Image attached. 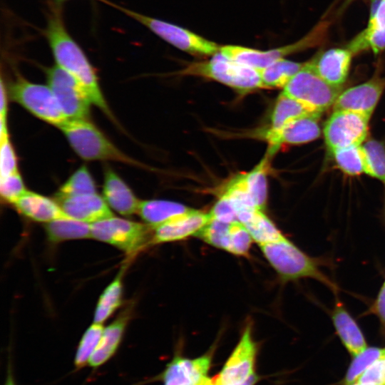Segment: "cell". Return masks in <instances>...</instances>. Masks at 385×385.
<instances>
[{
    "instance_id": "30",
    "label": "cell",
    "mask_w": 385,
    "mask_h": 385,
    "mask_svg": "<svg viewBox=\"0 0 385 385\" xmlns=\"http://www.w3.org/2000/svg\"><path fill=\"white\" fill-rule=\"evenodd\" d=\"M337 165L346 175L354 176L366 173L370 170L362 145L336 150L332 153Z\"/></svg>"
},
{
    "instance_id": "22",
    "label": "cell",
    "mask_w": 385,
    "mask_h": 385,
    "mask_svg": "<svg viewBox=\"0 0 385 385\" xmlns=\"http://www.w3.org/2000/svg\"><path fill=\"white\" fill-rule=\"evenodd\" d=\"M332 319L337 334L352 356L358 355L367 348L360 328L342 304H336Z\"/></svg>"
},
{
    "instance_id": "34",
    "label": "cell",
    "mask_w": 385,
    "mask_h": 385,
    "mask_svg": "<svg viewBox=\"0 0 385 385\" xmlns=\"http://www.w3.org/2000/svg\"><path fill=\"white\" fill-rule=\"evenodd\" d=\"M103 329L102 324L93 322L86 329L76 353L74 364L76 369H81L88 364V361L100 341Z\"/></svg>"
},
{
    "instance_id": "45",
    "label": "cell",
    "mask_w": 385,
    "mask_h": 385,
    "mask_svg": "<svg viewBox=\"0 0 385 385\" xmlns=\"http://www.w3.org/2000/svg\"><path fill=\"white\" fill-rule=\"evenodd\" d=\"M259 379L257 374H255L242 385H255L258 381Z\"/></svg>"
},
{
    "instance_id": "7",
    "label": "cell",
    "mask_w": 385,
    "mask_h": 385,
    "mask_svg": "<svg viewBox=\"0 0 385 385\" xmlns=\"http://www.w3.org/2000/svg\"><path fill=\"white\" fill-rule=\"evenodd\" d=\"M7 93L12 101L31 113L58 128L68 120L48 86L32 83L17 76L8 86Z\"/></svg>"
},
{
    "instance_id": "14",
    "label": "cell",
    "mask_w": 385,
    "mask_h": 385,
    "mask_svg": "<svg viewBox=\"0 0 385 385\" xmlns=\"http://www.w3.org/2000/svg\"><path fill=\"white\" fill-rule=\"evenodd\" d=\"M212 352L195 359L175 356L161 374L163 385H215L208 376Z\"/></svg>"
},
{
    "instance_id": "25",
    "label": "cell",
    "mask_w": 385,
    "mask_h": 385,
    "mask_svg": "<svg viewBox=\"0 0 385 385\" xmlns=\"http://www.w3.org/2000/svg\"><path fill=\"white\" fill-rule=\"evenodd\" d=\"M322 114L282 91L278 96L272 111L270 127L278 128L303 117L321 116Z\"/></svg>"
},
{
    "instance_id": "46",
    "label": "cell",
    "mask_w": 385,
    "mask_h": 385,
    "mask_svg": "<svg viewBox=\"0 0 385 385\" xmlns=\"http://www.w3.org/2000/svg\"><path fill=\"white\" fill-rule=\"evenodd\" d=\"M68 0H55V2H56V5L59 6H61L63 3H64L65 1H67Z\"/></svg>"
},
{
    "instance_id": "4",
    "label": "cell",
    "mask_w": 385,
    "mask_h": 385,
    "mask_svg": "<svg viewBox=\"0 0 385 385\" xmlns=\"http://www.w3.org/2000/svg\"><path fill=\"white\" fill-rule=\"evenodd\" d=\"M59 128L73 150L87 160L138 163L116 148L88 119L67 120Z\"/></svg>"
},
{
    "instance_id": "38",
    "label": "cell",
    "mask_w": 385,
    "mask_h": 385,
    "mask_svg": "<svg viewBox=\"0 0 385 385\" xmlns=\"http://www.w3.org/2000/svg\"><path fill=\"white\" fill-rule=\"evenodd\" d=\"M26 190L19 172L1 178L0 193L6 202L14 204Z\"/></svg>"
},
{
    "instance_id": "18",
    "label": "cell",
    "mask_w": 385,
    "mask_h": 385,
    "mask_svg": "<svg viewBox=\"0 0 385 385\" xmlns=\"http://www.w3.org/2000/svg\"><path fill=\"white\" fill-rule=\"evenodd\" d=\"M353 53L346 46L332 48L308 61L313 70L325 81L342 86L349 75Z\"/></svg>"
},
{
    "instance_id": "6",
    "label": "cell",
    "mask_w": 385,
    "mask_h": 385,
    "mask_svg": "<svg viewBox=\"0 0 385 385\" xmlns=\"http://www.w3.org/2000/svg\"><path fill=\"white\" fill-rule=\"evenodd\" d=\"M120 9L163 41L190 55L205 58L220 51L221 46L218 43L183 26L127 9Z\"/></svg>"
},
{
    "instance_id": "3",
    "label": "cell",
    "mask_w": 385,
    "mask_h": 385,
    "mask_svg": "<svg viewBox=\"0 0 385 385\" xmlns=\"http://www.w3.org/2000/svg\"><path fill=\"white\" fill-rule=\"evenodd\" d=\"M329 25L327 21H320L297 41L269 50L225 45L220 46V52L230 59L260 70L279 59L322 44L327 36Z\"/></svg>"
},
{
    "instance_id": "37",
    "label": "cell",
    "mask_w": 385,
    "mask_h": 385,
    "mask_svg": "<svg viewBox=\"0 0 385 385\" xmlns=\"http://www.w3.org/2000/svg\"><path fill=\"white\" fill-rule=\"evenodd\" d=\"M253 242L243 224L240 222L231 223L228 252L236 256H247Z\"/></svg>"
},
{
    "instance_id": "10",
    "label": "cell",
    "mask_w": 385,
    "mask_h": 385,
    "mask_svg": "<svg viewBox=\"0 0 385 385\" xmlns=\"http://www.w3.org/2000/svg\"><path fill=\"white\" fill-rule=\"evenodd\" d=\"M369 116L363 113L335 110L326 121L323 133L328 150L360 145L366 138Z\"/></svg>"
},
{
    "instance_id": "21",
    "label": "cell",
    "mask_w": 385,
    "mask_h": 385,
    "mask_svg": "<svg viewBox=\"0 0 385 385\" xmlns=\"http://www.w3.org/2000/svg\"><path fill=\"white\" fill-rule=\"evenodd\" d=\"M14 205L20 213L36 222L47 223L69 217L56 200L29 190L19 197Z\"/></svg>"
},
{
    "instance_id": "15",
    "label": "cell",
    "mask_w": 385,
    "mask_h": 385,
    "mask_svg": "<svg viewBox=\"0 0 385 385\" xmlns=\"http://www.w3.org/2000/svg\"><path fill=\"white\" fill-rule=\"evenodd\" d=\"M385 88V78L375 76L359 85L350 87L337 97L335 110H346L371 116Z\"/></svg>"
},
{
    "instance_id": "5",
    "label": "cell",
    "mask_w": 385,
    "mask_h": 385,
    "mask_svg": "<svg viewBox=\"0 0 385 385\" xmlns=\"http://www.w3.org/2000/svg\"><path fill=\"white\" fill-rule=\"evenodd\" d=\"M262 253L284 282L301 278H314L333 287L320 271L313 258L306 255L287 239L260 246Z\"/></svg>"
},
{
    "instance_id": "23",
    "label": "cell",
    "mask_w": 385,
    "mask_h": 385,
    "mask_svg": "<svg viewBox=\"0 0 385 385\" xmlns=\"http://www.w3.org/2000/svg\"><path fill=\"white\" fill-rule=\"evenodd\" d=\"M128 318V313L125 311L103 329L100 341L88 361L91 367L98 368L113 356L123 338Z\"/></svg>"
},
{
    "instance_id": "40",
    "label": "cell",
    "mask_w": 385,
    "mask_h": 385,
    "mask_svg": "<svg viewBox=\"0 0 385 385\" xmlns=\"http://www.w3.org/2000/svg\"><path fill=\"white\" fill-rule=\"evenodd\" d=\"M208 213L210 219L228 223L239 222L235 207L230 200L224 195H218V200Z\"/></svg>"
},
{
    "instance_id": "12",
    "label": "cell",
    "mask_w": 385,
    "mask_h": 385,
    "mask_svg": "<svg viewBox=\"0 0 385 385\" xmlns=\"http://www.w3.org/2000/svg\"><path fill=\"white\" fill-rule=\"evenodd\" d=\"M257 345L252 337V327L247 324L240 339L219 374L213 378L215 385H242L255 373Z\"/></svg>"
},
{
    "instance_id": "32",
    "label": "cell",
    "mask_w": 385,
    "mask_h": 385,
    "mask_svg": "<svg viewBox=\"0 0 385 385\" xmlns=\"http://www.w3.org/2000/svg\"><path fill=\"white\" fill-rule=\"evenodd\" d=\"M96 193L95 182L86 166L79 168L61 186L56 197H71Z\"/></svg>"
},
{
    "instance_id": "13",
    "label": "cell",
    "mask_w": 385,
    "mask_h": 385,
    "mask_svg": "<svg viewBox=\"0 0 385 385\" xmlns=\"http://www.w3.org/2000/svg\"><path fill=\"white\" fill-rule=\"evenodd\" d=\"M320 117L306 116L278 128L268 127L257 130L252 136L267 143V154L272 158L283 145L302 144L317 139L321 133Z\"/></svg>"
},
{
    "instance_id": "16",
    "label": "cell",
    "mask_w": 385,
    "mask_h": 385,
    "mask_svg": "<svg viewBox=\"0 0 385 385\" xmlns=\"http://www.w3.org/2000/svg\"><path fill=\"white\" fill-rule=\"evenodd\" d=\"M210 220L208 212L192 208L153 228L152 244L173 242L195 235Z\"/></svg>"
},
{
    "instance_id": "2",
    "label": "cell",
    "mask_w": 385,
    "mask_h": 385,
    "mask_svg": "<svg viewBox=\"0 0 385 385\" xmlns=\"http://www.w3.org/2000/svg\"><path fill=\"white\" fill-rule=\"evenodd\" d=\"M177 73L219 82L240 95L264 89L258 70L230 59L220 51L210 59L188 63Z\"/></svg>"
},
{
    "instance_id": "42",
    "label": "cell",
    "mask_w": 385,
    "mask_h": 385,
    "mask_svg": "<svg viewBox=\"0 0 385 385\" xmlns=\"http://www.w3.org/2000/svg\"><path fill=\"white\" fill-rule=\"evenodd\" d=\"M373 310L385 325V281L383 283L375 303L374 304Z\"/></svg>"
},
{
    "instance_id": "31",
    "label": "cell",
    "mask_w": 385,
    "mask_h": 385,
    "mask_svg": "<svg viewBox=\"0 0 385 385\" xmlns=\"http://www.w3.org/2000/svg\"><path fill=\"white\" fill-rule=\"evenodd\" d=\"M122 282L119 274L101 295L95 311L93 322L102 324L120 305Z\"/></svg>"
},
{
    "instance_id": "48",
    "label": "cell",
    "mask_w": 385,
    "mask_h": 385,
    "mask_svg": "<svg viewBox=\"0 0 385 385\" xmlns=\"http://www.w3.org/2000/svg\"><path fill=\"white\" fill-rule=\"evenodd\" d=\"M384 354H385V349H384Z\"/></svg>"
},
{
    "instance_id": "39",
    "label": "cell",
    "mask_w": 385,
    "mask_h": 385,
    "mask_svg": "<svg viewBox=\"0 0 385 385\" xmlns=\"http://www.w3.org/2000/svg\"><path fill=\"white\" fill-rule=\"evenodd\" d=\"M0 171L1 178L18 172L17 158L9 140V134L0 135Z\"/></svg>"
},
{
    "instance_id": "17",
    "label": "cell",
    "mask_w": 385,
    "mask_h": 385,
    "mask_svg": "<svg viewBox=\"0 0 385 385\" xmlns=\"http://www.w3.org/2000/svg\"><path fill=\"white\" fill-rule=\"evenodd\" d=\"M346 47L353 55L367 51L377 55L385 50V0H374L366 26Z\"/></svg>"
},
{
    "instance_id": "27",
    "label": "cell",
    "mask_w": 385,
    "mask_h": 385,
    "mask_svg": "<svg viewBox=\"0 0 385 385\" xmlns=\"http://www.w3.org/2000/svg\"><path fill=\"white\" fill-rule=\"evenodd\" d=\"M45 230L48 240L53 242L92 237L90 223L71 217L47 222Z\"/></svg>"
},
{
    "instance_id": "36",
    "label": "cell",
    "mask_w": 385,
    "mask_h": 385,
    "mask_svg": "<svg viewBox=\"0 0 385 385\" xmlns=\"http://www.w3.org/2000/svg\"><path fill=\"white\" fill-rule=\"evenodd\" d=\"M366 153L370 176L380 180L385 185V146L376 140L370 139L362 145Z\"/></svg>"
},
{
    "instance_id": "28",
    "label": "cell",
    "mask_w": 385,
    "mask_h": 385,
    "mask_svg": "<svg viewBox=\"0 0 385 385\" xmlns=\"http://www.w3.org/2000/svg\"><path fill=\"white\" fill-rule=\"evenodd\" d=\"M304 64V63L282 58L258 70L264 88L283 89Z\"/></svg>"
},
{
    "instance_id": "35",
    "label": "cell",
    "mask_w": 385,
    "mask_h": 385,
    "mask_svg": "<svg viewBox=\"0 0 385 385\" xmlns=\"http://www.w3.org/2000/svg\"><path fill=\"white\" fill-rule=\"evenodd\" d=\"M384 349L367 347L355 356L344 379V385L354 384L358 378L376 360L383 356Z\"/></svg>"
},
{
    "instance_id": "19",
    "label": "cell",
    "mask_w": 385,
    "mask_h": 385,
    "mask_svg": "<svg viewBox=\"0 0 385 385\" xmlns=\"http://www.w3.org/2000/svg\"><path fill=\"white\" fill-rule=\"evenodd\" d=\"M56 200L69 217L90 224L113 216L103 197L97 193L56 197Z\"/></svg>"
},
{
    "instance_id": "1",
    "label": "cell",
    "mask_w": 385,
    "mask_h": 385,
    "mask_svg": "<svg viewBox=\"0 0 385 385\" xmlns=\"http://www.w3.org/2000/svg\"><path fill=\"white\" fill-rule=\"evenodd\" d=\"M45 34L56 65L74 77L85 89L92 103L113 118L95 70L81 47L66 30L58 7L48 17Z\"/></svg>"
},
{
    "instance_id": "33",
    "label": "cell",
    "mask_w": 385,
    "mask_h": 385,
    "mask_svg": "<svg viewBox=\"0 0 385 385\" xmlns=\"http://www.w3.org/2000/svg\"><path fill=\"white\" fill-rule=\"evenodd\" d=\"M231 223L210 219L195 237L211 246L228 252Z\"/></svg>"
},
{
    "instance_id": "8",
    "label": "cell",
    "mask_w": 385,
    "mask_h": 385,
    "mask_svg": "<svg viewBox=\"0 0 385 385\" xmlns=\"http://www.w3.org/2000/svg\"><path fill=\"white\" fill-rule=\"evenodd\" d=\"M92 238L134 254L152 244L153 228L147 225L111 217L91 224Z\"/></svg>"
},
{
    "instance_id": "9",
    "label": "cell",
    "mask_w": 385,
    "mask_h": 385,
    "mask_svg": "<svg viewBox=\"0 0 385 385\" xmlns=\"http://www.w3.org/2000/svg\"><path fill=\"white\" fill-rule=\"evenodd\" d=\"M282 91L317 112L323 113L333 106L342 91V86H334L322 79L305 62Z\"/></svg>"
},
{
    "instance_id": "47",
    "label": "cell",
    "mask_w": 385,
    "mask_h": 385,
    "mask_svg": "<svg viewBox=\"0 0 385 385\" xmlns=\"http://www.w3.org/2000/svg\"><path fill=\"white\" fill-rule=\"evenodd\" d=\"M352 385H371V384H364L355 383V384H354ZM384 385H385V384H384Z\"/></svg>"
},
{
    "instance_id": "11",
    "label": "cell",
    "mask_w": 385,
    "mask_h": 385,
    "mask_svg": "<svg viewBox=\"0 0 385 385\" xmlns=\"http://www.w3.org/2000/svg\"><path fill=\"white\" fill-rule=\"evenodd\" d=\"M48 86L68 120L88 119L91 100L78 81L55 65L46 70Z\"/></svg>"
},
{
    "instance_id": "43",
    "label": "cell",
    "mask_w": 385,
    "mask_h": 385,
    "mask_svg": "<svg viewBox=\"0 0 385 385\" xmlns=\"http://www.w3.org/2000/svg\"><path fill=\"white\" fill-rule=\"evenodd\" d=\"M7 92L4 86L3 79L1 80V103H0V121H6L7 115Z\"/></svg>"
},
{
    "instance_id": "24",
    "label": "cell",
    "mask_w": 385,
    "mask_h": 385,
    "mask_svg": "<svg viewBox=\"0 0 385 385\" xmlns=\"http://www.w3.org/2000/svg\"><path fill=\"white\" fill-rule=\"evenodd\" d=\"M270 157L266 153L250 171L239 173L241 182L255 207L265 211L267 207L268 187L267 170Z\"/></svg>"
},
{
    "instance_id": "26",
    "label": "cell",
    "mask_w": 385,
    "mask_h": 385,
    "mask_svg": "<svg viewBox=\"0 0 385 385\" xmlns=\"http://www.w3.org/2000/svg\"><path fill=\"white\" fill-rule=\"evenodd\" d=\"M191 209L176 202L148 200L140 202L138 213L147 225L154 227Z\"/></svg>"
},
{
    "instance_id": "41",
    "label": "cell",
    "mask_w": 385,
    "mask_h": 385,
    "mask_svg": "<svg viewBox=\"0 0 385 385\" xmlns=\"http://www.w3.org/2000/svg\"><path fill=\"white\" fill-rule=\"evenodd\" d=\"M355 383L371 385L385 384V354H383L381 358L373 363Z\"/></svg>"
},
{
    "instance_id": "20",
    "label": "cell",
    "mask_w": 385,
    "mask_h": 385,
    "mask_svg": "<svg viewBox=\"0 0 385 385\" xmlns=\"http://www.w3.org/2000/svg\"><path fill=\"white\" fill-rule=\"evenodd\" d=\"M103 193L108 206L121 215L129 216L138 212L140 201L111 168L105 170Z\"/></svg>"
},
{
    "instance_id": "29",
    "label": "cell",
    "mask_w": 385,
    "mask_h": 385,
    "mask_svg": "<svg viewBox=\"0 0 385 385\" xmlns=\"http://www.w3.org/2000/svg\"><path fill=\"white\" fill-rule=\"evenodd\" d=\"M243 225L259 246L287 239L273 221L260 210H257Z\"/></svg>"
},
{
    "instance_id": "44",
    "label": "cell",
    "mask_w": 385,
    "mask_h": 385,
    "mask_svg": "<svg viewBox=\"0 0 385 385\" xmlns=\"http://www.w3.org/2000/svg\"><path fill=\"white\" fill-rule=\"evenodd\" d=\"M4 385H16L12 375V371L11 370V365H9L8 367L7 376Z\"/></svg>"
}]
</instances>
